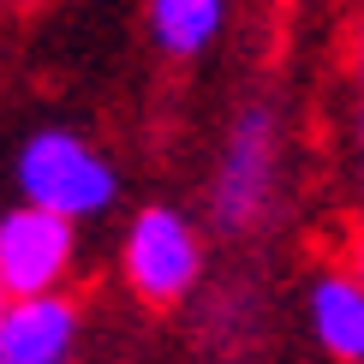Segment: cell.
Here are the masks:
<instances>
[{
	"mask_svg": "<svg viewBox=\"0 0 364 364\" xmlns=\"http://www.w3.org/2000/svg\"><path fill=\"white\" fill-rule=\"evenodd\" d=\"M72 263V221L48 215V209H12L0 221V287L6 299H36L54 293Z\"/></svg>",
	"mask_w": 364,
	"mask_h": 364,
	"instance_id": "7a4b0ae2",
	"label": "cell"
},
{
	"mask_svg": "<svg viewBox=\"0 0 364 364\" xmlns=\"http://www.w3.org/2000/svg\"><path fill=\"white\" fill-rule=\"evenodd\" d=\"M0 311H6V287H0Z\"/></svg>",
	"mask_w": 364,
	"mask_h": 364,
	"instance_id": "8fae6325",
	"label": "cell"
},
{
	"mask_svg": "<svg viewBox=\"0 0 364 364\" xmlns=\"http://www.w3.org/2000/svg\"><path fill=\"white\" fill-rule=\"evenodd\" d=\"M227 0H149V30L168 54H203L221 30Z\"/></svg>",
	"mask_w": 364,
	"mask_h": 364,
	"instance_id": "52a82bcc",
	"label": "cell"
},
{
	"mask_svg": "<svg viewBox=\"0 0 364 364\" xmlns=\"http://www.w3.org/2000/svg\"><path fill=\"white\" fill-rule=\"evenodd\" d=\"M311 323H316V341H323L335 358L358 364L364 358V281L323 275L316 293H311Z\"/></svg>",
	"mask_w": 364,
	"mask_h": 364,
	"instance_id": "8992f818",
	"label": "cell"
},
{
	"mask_svg": "<svg viewBox=\"0 0 364 364\" xmlns=\"http://www.w3.org/2000/svg\"><path fill=\"white\" fill-rule=\"evenodd\" d=\"M18 186H24V197L36 209L66 215V221L96 215V209L114 203V168L84 138H72V132H42V138L24 144Z\"/></svg>",
	"mask_w": 364,
	"mask_h": 364,
	"instance_id": "6da1fadb",
	"label": "cell"
},
{
	"mask_svg": "<svg viewBox=\"0 0 364 364\" xmlns=\"http://www.w3.org/2000/svg\"><path fill=\"white\" fill-rule=\"evenodd\" d=\"M358 149H364V108H358Z\"/></svg>",
	"mask_w": 364,
	"mask_h": 364,
	"instance_id": "30bf717a",
	"label": "cell"
},
{
	"mask_svg": "<svg viewBox=\"0 0 364 364\" xmlns=\"http://www.w3.org/2000/svg\"><path fill=\"white\" fill-rule=\"evenodd\" d=\"M358 66H364V24H358Z\"/></svg>",
	"mask_w": 364,
	"mask_h": 364,
	"instance_id": "ba28073f",
	"label": "cell"
},
{
	"mask_svg": "<svg viewBox=\"0 0 364 364\" xmlns=\"http://www.w3.org/2000/svg\"><path fill=\"white\" fill-rule=\"evenodd\" d=\"M269 186H275V119L269 108H245L215 173V221L251 227L269 203Z\"/></svg>",
	"mask_w": 364,
	"mask_h": 364,
	"instance_id": "277c9868",
	"label": "cell"
},
{
	"mask_svg": "<svg viewBox=\"0 0 364 364\" xmlns=\"http://www.w3.org/2000/svg\"><path fill=\"white\" fill-rule=\"evenodd\" d=\"M358 281H364V239H358Z\"/></svg>",
	"mask_w": 364,
	"mask_h": 364,
	"instance_id": "9c48e42d",
	"label": "cell"
},
{
	"mask_svg": "<svg viewBox=\"0 0 364 364\" xmlns=\"http://www.w3.org/2000/svg\"><path fill=\"white\" fill-rule=\"evenodd\" d=\"M72 335H78L72 299H54V293L12 299L0 311V364H66Z\"/></svg>",
	"mask_w": 364,
	"mask_h": 364,
	"instance_id": "5b68a950",
	"label": "cell"
},
{
	"mask_svg": "<svg viewBox=\"0 0 364 364\" xmlns=\"http://www.w3.org/2000/svg\"><path fill=\"white\" fill-rule=\"evenodd\" d=\"M126 275L149 305H173L197 281V233L173 209H144L126 233Z\"/></svg>",
	"mask_w": 364,
	"mask_h": 364,
	"instance_id": "3957f363",
	"label": "cell"
}]
</instances>
